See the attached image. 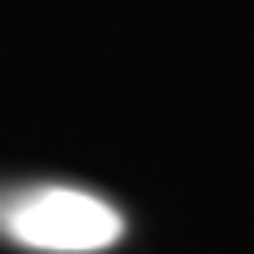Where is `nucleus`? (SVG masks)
<instances>
[{
	"mask_svg": "<svg viewBox=\"0 0 254 254\" xmlns=\"http://www.w3.org/2000/svg\"><path fill=\"white\" fill-rule=\"evenodd\" d=\"M0 232L49 254H94L121 241L125 219L80 188H22L0 196Z\"/></svg>",
	"mask_w": 254,
	"mask_h": 254,
	"instance_id": "nucleus-1",
	"label": "nucleus"
}]
</instances>
